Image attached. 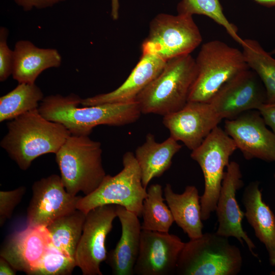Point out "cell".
<instances>
[{"instance_id":"1","label":"cell","mask_w":275,"mask_h":275,"mask_svg":"<svg viewBox=\"0 0 275 275\" xmlns=\"http://www.w3.org/2000/svg\"><path fill=\"white\" fill-rule=\"evenodd\" d=\"M81 98L75 94L45 97L38 111L46 119L64 125L71 135L89 136L98 125L123 126L136 122L142 114L138 103H104L78 107Z\"/></svg>"},{"instance_id":"2","label":"cell","mask_w":275,"mask_h":275,"mask_svg":"<svg viewBox=\"0 0 275 275\" xmlns=\"http://www.w3.org/2000/svg\"><path fill=\"white\" fill-rule=\"evenodd\" d=\"M7 125L8 132L1 147L24 171L39 156L56 154L71 135L64 125L46 119L38 109L11 120Z\"/></svg>"},{"instance_id":"3","label":"cell","mask_w":275,"mask_h":275,"mask_svg":"<svg viewBox=\"0 0 275 275\" xmlns=\"http://www.w3.org/2000/svg\"><path fill=\"white\" fill-rule=\"evenodd\" d=\"M197 75L195 59L190 54L167 61L162 71L135 99L142 114L164 116L181 109L188 102Z\"/></svg>"},{"instance_id":"4","label":"cell","mask_w":275,"mask_h":275,"mask_svg":"<svg viewBox=\"0 0 275 275\" xmlns=\"http://www.w3.org/2000/svg\"><path fill=\"white\" fill-rule=\"evenodd\" d=\"M101 144L89 136L70 135L56 154V161L67 191L93 192L106 175L102 163Z\"/></svg>"},{"instance_id":"5","label":"cell","mask_w":275,"mask_h":275,"mask_svg":"<svg viewBox=\"0 0 275 275\" xmlns=\"http://www.w3.org/2000/svg\"><path fill=\"white\" fill-rule=\"evenodd\" d=\"M242 257L238 247L228 238L206 232L190 239L180 254L176 273L181 275H236Z\"/></svg>"},{"instance_id":"6","label":"cell","mask_w":275,"mask_h":275,"mask_svg":"<svg viewBox=\"0 0 275 275\" xmlns=\"http://www.w3.org/2000/svg\"><path fill=\"white\" fill-rule=\"evenodd\" d=\"M195 61L197 75L188 101L209 102L226 82L249 69L242 51L217 40L204 43Z\"/></svg>"},{"instance_id":"7","label":"cell","mask_w":275,"mask_h":275,"mask_svg":"<svg viewBox=\"0 0 275 275\" xmlns=\"http://www.w3.org/2000/svg\"><path fill=\"white\" fill-rule=\"evenodd\" d=\"M122 162L123 169L114 176L106 175L93 192L80 198L76 209L87 214L97 207L114 204L142 216L147 191L142 184L139 166L134 154L129 151L124 153Z\"/></svg>"},{"instance_id":"8","label":"cell","mask_w":275,"mask_h":275,"mask_svg":"<svg viewBox=\"0 0 275 275\" xmlns=\"http://www.w3.org/2000/svg\"><path fill=\"white\" fill-rule=\"evenodd\" d=\"M202 41L193 16L160 13L150 21L148 35L142 44V53L155 55L168 61L190 54Z\"/></svg>"},{"instance_id":"9","label":"cell","mask_w":275,"mask_h":275,"mask_svg":"<svg viewBox=\"0 0 275 275\" xmlns=\"http://www.w3.org/2000/svg\"><path fill=\"white\" fill-rule=\"evenodd\" d=\"M237 147L225 130L217 126L201 145L191 151V158L200 166L204 179V190L200 197L201 216L209 219L215 211L229 159Z\"/></svg>"},{"instance_id":"10","label":"cell","mask_w":275,"mask_h":275,"mask_svg":"<svg viewBox=\"0 0 275 275\" xmlns=\"http://www.w3.org/2000/svg\"><path fill=\"white\" fill-rule=\"evenodd\" d=\"M116 217L117 205L114 204L97 207L86 214L74 256L76 266L84 275L102 274L100 266L107 256L105 240Z\"/></svg>"},{"instance_id":"11","label":"cell","mask_w":275,"mask_h":275,"mask_svg":"<svg viewBox=\"0 0 275 275\" xmlns=\"http://www.w3.org/2000/svg\"><path fill=\"white\" fill-rule=\"evenodd\" d=\"M266 102L264 87L250 68L226 82L209 101L222 119H232L252 110H258Z\"/></svg>"},{"instance_id":"12","label":"cell","mask_w":275,"mask_h":275,"mask_svg":"<svg viewBox=\"0 0 275 275\" xmlns=\"http://www.w3.org/2000/svg\"><path fill=\"white\" fill-rule=\"evenodd\" d=\"M239 164L231 161L226 168L215 211L218 226L215 233L222 236L236 238L241 245H246L251 254L259 259L255 253V243L242 226L245 213L236 199L237 191L243 185Z\"/></svg>"},{"instance_id":"13","label":"cell","mask_w":275,"mask_h":275,"mask_svg":"<svg viewBox=\"0 0 275 275\" xmlns=\"http://www.w3.org/2000/svg\"><path fill=\"white\" fill-rule=\"evenodd\" d=\"M27 209V226L47 227L57 218L76 209L81 197L68 193L61 176L52 174L35 182Z\"/></svg>"},{"instance_id":"14","label":"cell","mask_w":275,"mask_h":275,"mask_svg":"<svg viewBox=\"0 0 275 275\" xmlns=\"http://www.w3.org/2000/svg\"><path fill=\"white\" fill-rule=\"evenodd\" d=\"M224 128L246 159L275 162V134L267 128L258 110L225 120Z\"/></svg>"},{"instance_id":"15","label":"cell","mask_w":275,"mask_h":275,"mask_svg":"<svg viewBox=\"0 0 275 275\" xmlns=\"http://www.w3.org/2000/svg\"><path fill=\"white\" fill-rule=\"evenodd\" d=\"M222 120L209 102L188 101L181 109L164 116L162 123L170 136L192 151Z\"/></svg>"},{"instance_id":"16","label":"cell","mask_w":275,"mask_h":275,"mask_svg":"<svg viewBox=\"0 0 275 275\" xmlns=\"http://www.w3.org/2000/svg\"><path fill=\"white\" fill-rule=\"evenodd\" d=\"M184 244L178 236L169 232L142 230L134 274L169 275L176 273L179 256Z\"/></svg>"},{"instance_id":"17","label":"cell","mask_w":275,"mask_h":275,"mask_svg":"<svg viewBox=\"0 0 275 275\" xmlns=\"http://www.w3.org/2000/svg\"><path fill=\"white\" fill-rule=\"evenodd\" d=\"M46 227L27 226L13 233L1 251L5 259L17 270L30 274L40 263L51 245Z\"/></svg>"},{"instance_id":"18","label":"cell","mask_w":275,"mask_h":275,"mask_svg":"<svg viewBox=\"0 0 275 275\" xmlns=\"http://www.w3.org/2000/svg\"><path fill=\"white\" fill-rule=\"evenodd\" d=\"M167 61L151 54L142 56L125 81L115 90L81 99L82 106L135 101L142 91L162 71Z\"/></svg>"},{"instance_id":"19","label":"cell","mask_w":275,"mask_h":275,"mask_svg":"<svg viewBox=\"0 0 275 275\" xmlns=\"http://www.w3.org/2000/svg\"><path fill=\"white\" fill-rule=\"evenodd\" d=\"M117 214L121 236L115 249L107 253L106 261L114 274L132 275L140 251L141 224L136 214L123 206L117 205Z\"/></svg>"},{"instance_id":"20","label":"cell","mask_w":275,"mask_h":275,"mask_svg":"<svg viewBox=\"0 0 275 275\" xmlns=\"http://www.w3.org/2000/svg\"><path fill=\"white\" fill-rule=\"evenodd\" d=\"M259 185L258 181L249 183L244 189L242 202L248 222L264 245L270 265L275 266V215L263 200Z\"/></svg>"},{"instance_id":"21","label":"cell","mask_w":275,"mask_h":275,"mask_svg":"<svg viewBox=\"0 0 275 275\" xmlns=\"http://www.w3.org/2000/svg\"><path fill=\"white\" fill-rule=\"evenodd\" d=\"M12 77L18 84H33L44 70L59 67L62 57L54 48H40L29 40L15 44Z\"/></svg>"},{"instance_id":"22","label":"cell","mask_w":275,"mask_h":275,"mask_svg":"<svg viewBox=\"0 0 275 275\" xmlns=\"http://www.w3.org/2000/svg\"><path fill=\"white\" fill-rule=\"evenodd\" d=\"M167 202L174 222L186 234L190 239L200 237L203 224L201 216V196L195 186L188 185L183 193L176 194L170 184L163 189Z\"/></svg>"},{"instance_id":"23","label":"cell","mask_w":275,"mask_h":275,"mask_svg":"<svg viewBox=\"0 0 275 275\" xmlns=\"http://www.w3.org/2000/svg\"><path fill=\"white\" fill-rule=\"evenodd\" d=\"M181 148L182 145L170 136L158 143L153 134L146 135L145 142L136 148L134 154L145 188L153 178L161 176L170 168L174 156Z\"/></svg>"},{"instance_id":"24","label":"cell","mask_w":275,"mask_h":275,"mask_svg":"<svg viewBox=\"0 0 275 275\" xmlns=\"http://www.w3.org/2000/svg\"><path fill=\"white\" fill-rule=\"evenodd\" d=\"M86 213L76 209L55 219L46 228L52 245L65 255L74 258Z\"/></svg>"},{"instance_id":"25","label":"cell","mask_w":275,"mask_h":275,"mask_svg":"<svg viewBox=\"0 0 275 275\" xmlns=\"http://www.w3.org/2000/svg\"><path fill=\"white\" fill-rule=\"evenodd\" d=\"M245 61L264 85L266 103L275 102V59L256 40H242L240 44Z\"/></svg>"},{"instance_id":"26","label":"cell","mask_w":275,"mask_h":275,"mask_svg":"<svg viewBox=\"0 0 275 275\" xmlns=\"http://www.w3.org/2000/svg\"><path fill=\"white\" fill-rule=\"evenodd\" d=\"M44 98L36 84L20 83L0 98V122L13 120L31 111L38 109Z\"/></svg>"},{"instance_id":"27","label":"cell","mask_w":275,"mask_h":275,"mask_svg":"<svg viewBox=\"0 0 275 275\" xmlns=\"http://www.w3.org/2000/svg\"><path fill=\"white\" fill-rule=\"evenodd\" d=\"M162 194V186L159 184L149 187L142 206V230L169 232L174 219L169 207L164 203Z\"/></svg>"},{"instance_id":"28","label":"cell","mask_w":275,"mask_h":275,"mask_svg":"<svg viewBox=\"0 0 275 275\" xmlns=\"http://www.w3.org/2000/svg\"><path fill=\"white\" fill-rule=\"evenodd\" d=\"M179 14L202 15L225 28L228 34L240 44L242 39L238 35L237 26L225 15L219 0H181L177 5Z\"/></svg>"},{"instance_id":"29","label":"cell","mask_w":275,"mask_h":275,"mask_svg":"<svg viewBox=\"0 0 275 275\" xmlns=\"http://www.w3.org/2000/svg\"><path fill=\"white\" fill-rule=\"evenodd\" d=\"M75 266L74 258L65 255L51 244L30 275H68Z\"/></svg>"},{"instance_id":"30","label":"cell","mask_w":275,"mask_h":275,"mask_svg":"<svg viewBox=\"0 0 275 275\" xmlns=\"http://www.w3.org/2000/svg\"><path fill=\"white\" fill-rule=\"evenodd\" d=\"M25 187H19L14 190L0 191V224L3 226L9 218L15 207L20 202L25 192Z\"/></svg>"},{"instance_id":"31","label":"cell","mask_w":275,"mask_h":275,"mask_svg":"<svg viewBox=\"0 0 275 275\" xmlns=\"http://www.w3.org/2000/svg\"><path fill=\"white\" fill-rule=\"evenodd\" d=\"M8 30L4 26L0 28V81L8 79L13 71L14 52L8 46Z\"/></svg>"},{"instance_id":"32","label":"cell","mask_w":275,"mask_h":275,"mask_svg":"<svg viewBox=\"0 0 275 275\" xmlns=\"http://www.w3.org/2000/svg\"><path fill=\"white\" fill-rule=\"evenodd\" d=\"M66 0H14V2L25 11H31L34 8L45 9Z\"/></svg>"},{"instance_id":"33","label":"cell","mask_w":275,"mask_h":275,"mask_svg":"<svg viewBox=\"0 0 275 275\" xmlns=\"http://www.w3.org/2000/svg\"><path fill=\"white\" fill-rule=\"evenodd\" d=\"M266 125L275 134V102L264 103L258 109Z\"/></svg>"},{"instance_id":"34","label":"cell","mask_w":275,"mask_h":275,"mask_svg":"<svg viewBox=\"0 0 275 275\" xmlns=\"http://www.w3.org/2000/svg\"><path fill=\"white\" fill-rule=\"evenodd\" d=\"M16 270L3 258H0V274L1 275H14L15 274Z\"/></svg>"},{"instance_id":"35","label":"cell","mask_w":275,"mask_h":275,"mask_svg":"<svg viewBox=\"0 0 275 275\" xmlns=\"http://www.w3.org/2000/svg\"><path fill=\"white\" fill-rule=\"evenodd\" d=\"M119 0H111V15L114 20H117L119 18Z\"/></svg>"},{"instance_id":"36","label":"cell","mask_w":275,"mask_h":275,"mask_svg":"<svg viewBox=\"0 0 275 275\" xmlns=\"http://www.w3.org/2000/svg\"><path fill=\"white\" fill-rule=\"evenodd\" d=\"M259 4L267 7H275V0H254Z\"/></svg>"},{"instance_id":"37","label":"cell","mask_w":275,"mask_h":275,"mask_svg":"<svg viewBox=\"0 0 275 275\" xmlns=\"http://www.w3.org/2000/svg\"><path fill=\"white\" fill-rule=\"evenodd\" d=\"M271 54H275V48L273 49L270 53Z\"/></svg>"},{"instance_id":"38","label":"cell","mask_w":275,"mask_h":275,"mask_svg":"<svg viewBox=\"0 0 275 275\" xmlns=\"http://www.w3.org/2000/svg\"><path fill=\"white\" fill-rule=\"evenodd\" d=\"M271 275H275V271H272L270 273Z\"/></svg>"},{"instance_id":"39","label":"cell","mask_w":275,"mask_h":275,"mask_svg":"<svg viewBox=\"0 0 275 275\" xmlns=\"http://www.w3.org/2000/svg\"><path fill=\"white\" fill-rule=\"evenodd\" d=\"M273 177H274V180H275V173L274 174Z\"/></svg>"}]
</instances>
